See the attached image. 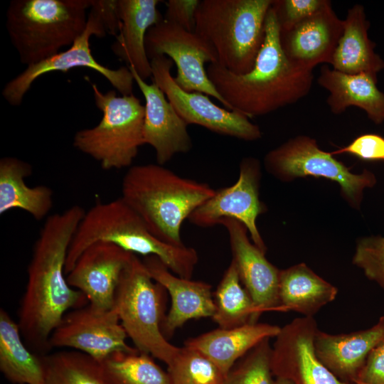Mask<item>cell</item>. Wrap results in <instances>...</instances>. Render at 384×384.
<instances>
[{
    "label": "cell",
    "mask_w": 384,
    "mask_h": 384,
    "mask_svg": "<svg viewBox=\"0 0 384 384\" xmlns=\"http://www.w3.org/2000/svg\"><path fill=\"white\" fill-rule=\"evenodd\" d=\"M85 213L74 205L49 215L34 244L18 324L26 346L36 353L50 350V335L68 311L89 303L65 277L68 248Z\"/></svg>",
    "instance_id": "obj_1"
},
{
    "label": "cell",
    "mask_w": 384,
    "mask_h": 384,
    "mask_svg": "<svg viewBox=\"0 0 384 384\" xmlns=\"http://www.w3.org/2000/svg\"><path fill=\"white\" fill-rule=\"evenodd\" d=\"M208 76L230 110L248 118L262 116L306 97L313 85V70L294 64L284 53L279 27L272 6L265 38L253 68L236 74L218 63L208 64Z\"/></svg>",
    "instance_id": "obj_2"
},
{
    "label": "cell",
    "mask_w": 384,
    "mask_h": 384,
    "mask_svg": "<svg viewBox=\"0 0 384 384\" xmlns=\"http://www.w3.org/2000/svg\"><path fill=\"white\" fill-rule=\"evenodd\" d=\"M215 190L209 184L182 177L163 165L131 166L121 185V198L159 240L183 246V221Z\"/></svg>",
    "instance_id": "obj_3"
},
{
    "label": "cell",
    "mask_w": 384,
    "mask_h": 384,
    "mask_svg": "<svg viewBox=\"0 0 384 384\" xmlns=\"http://www.w3.org/2000/svg\"><path fill=\"white\" fill-rule=\"evenodd\" d=\"M97 242L113 243L133 254L154 255L176 275L191 279L198 262L197 251L167 244L156 238L142 218L120 197L92 206L81 220L68 248V274L82 252Z\"/></svg>",
    "instance_id": "obj_4"
},
{
    "label": "cell",
    "mask_w": 384,
    "mask_h": 384,
    "mask_svg": "<svg viewBox=\"0 0 384 384\" xmlns=\"http://www.w3.org/2000/svg\"><path fill=\"white\" fill-rule=\"evenodd\" d=\"M90 0H13L6 28L20 61L28 66L71 46L83 33Z\"/></svg>",
    "instance_id": "obj_5"
},
{
    "label": "cell",
    "mask_w": 384,
    "mask_h": 384,
    "mask_svg": "<svg viewBox=\"0 0 384 384\" xmlns=\"http://www.w3.org/2000/svg\"><path fill=\"white\" fill-rule=\"evenodd\" d=\"M273 0H202L195 31L215 50L218 64L236 74L249 72L262 48Z\"/></svg>",
    "instance_id": "obj_6"
},
{
    "label": "cell",
    "mask_w": 384,
    "mask_h": 384,
    "mask_svg": "<svg viewBox=\"0 0 384 384\" xmlns=\"http://www.w3.org/2000/svg\"><path fill=\"white\" fill-rule=\"evenodd\" d=\"M90 82L102 117L96 126L78 131L73 146L105 170L129 167L144 144V105L133 94L117 96L114 90L102 92Z\"/></svg>",
    "instance_id": "obj_7"
},
{
    "label": "cell",
    "mask_w": 384,
    "mask_h": 384,
    "mask_svg": "<svg viewBox=\"0 0 384 384\" xmlns=\"http://www.w3.org/2000/svg\"><path fill=\"white\" fill-rule=\"evenodd\" d=\"M166 291L151 278L143 261L134 255L121 276L114 308L134 348L169 366L180 348L170 343L161 330L166 316Z\"/></svg>",
    "instance_id": "obj_8"
},
{
    "label": "cell",
    "mask_w": 384,
    "mask_h": 384,
    "mask_svg": "<svg viewBox=\"0 0 384 384\" xmlns=\"http://www.w3.org/2000/svg\"><path fill=\"white\" fill-rule=\"evenodd\" d=\"M264 166L269 174L282 181L309 176L336 181L342 196L354 208H359L363 190L376 183L373 172L364 169L359 174L351 173L330 152L321 150L314 139L305 135L289 139L270 151L265 156Z\"/></svg>",
    "instance_id": "obj_9"
},
{
    "label": "cell",
    "mask_w": 384,
    "mask_h": 384,
    "mask_svg": "<svg viewBox=\"0 0 384 384\" xmlns=\"http://www.w3.org/2000/svg\"><path fill=\"white\" fill-rule=\"evenodd\" d=\"M145 48L149 60L165 55L175 63L177 74L174 77V80L183 90L210 95L229 110L210 80L205 68L206 63H218L217 55L196 32L163 19L149 29Z\"/></svg>",
    "instance_id": "obj_10"
},
{
    "label": "cell",
    "mask_w": 384,
    "mask_h": 384,
    "mask_svg": "<svg viewBox=\"0 0 384 384\" xmlns=\"http://www.w3.org/2000/svg\"><path fill=\"white\" fill-rule=\"evenodd\" d=\"M106 35L99 18L90 11L85 29L73 45L65 50L27 66L23 72L4 85L1 92L3 97L11 106H19L31 85L41 76L51 72H67L78 67L95 70L122 95L133 94L135 82L127 66L117 69L110 68L98 63L92 54L90 45L91 37L95 36L97 38H103Z\"/></svg>",
    "instance_id": "obj_11"
},
{
    "label": "cell",
    "mask_w": 384,
    "mask_h": 384,
    "mask_svg": "<svg viewBox=\"0 0 384 384\" xmlns=\"http://www.w3.org/2000/svg\"><path fill=\"white\" fill-rule=\"evenodd\" d=\"M150 60L153 82L188 125H199L216 134L248 142L262 137L260 128L245 114L218 107L203 93L189 92L180 87L171 75V59L161 55Z\"/></svg>",
    "instance_id": "obj_12"
},
{
    "label": "cell",
    "mask_w": 384,
    "mask_h": 384,
    "mask_svg": "<svg viewBox=\"0 0 384 384\" xmlns=\"http://www.w3.org/2000/svg\"><path fill=\"white\" fill-rule=\"evenodd\" d=\"M239 169L237 181L215 190L188 220L196 226L210 228L219 225L223 219H235L245 225L252 242L266 253L267 247L256 224L257 217L266 211L265 205L259 198L261 164L257 159L247 156L241 160Z\"/></svg>",
    "instance_id": "obj_13"
},
{
    "label": "cell",
    "mask_w": 384,
    "mask_h": 384,
    "mask_svg": "<svg viewBox=\"0 0 384 384\" xmlns=\"http://www.w3.org/2000/svg\"><path fill=\"white\" fill-rule=\"evenodd\" d=\"M127 337L114 307L105 309L88 303L63 316L50 335L48 346L73 348L100 363L114 352L139 351L127 343Z\"/></svg>",
    "instance_id": "obj_14"
},
{
    "label": "cell",
    "mask_w": 384,
    "mask_h": 384,
    "mask_svg": "<svg viewBox=\"0 0 384 384\" xmlns=\"http://www.w3.org/2000/svg\"><path fill=\"white\" fill-rule=\"evenodd\" d=\"M318 330L311 316L297 318L281 328L271 353L276 378L294 384H349L336 378L319 359L314 346Z\"/></svg>",
    "instance_id": "obj_15"
},
{
    "label": "cell",
    "mask_w": 384,
    "mask_h": 384,
    "mask_svg": "<svg viewBox=\"0 0 384 384\" xmlns=\"http://www.w3.org/2000/svg\"><path fill=\"white\" fill-rule=\"evenodd\" d=\"M134 255L110 242H97L86 248L67 274L68 284L97 307H114L121 276Z\"/></svg>",
    "instance_id": "obj_16"
},
{
    "label": "cell",
    "mask_w": 384,
    "mask_h": 384,
    "mask_svg": "<svg viewBox=\"0 0 384 384\" xmlns=\"http://www.w3.org/2000/svg\"><path fill=\"white\" fill-rule=\"evenodd\" d=\"M228 234L232 260L237 267L240 279L250 295L257 315L267 311H280L279 277L280 270L268 261L265 253L250 242L247 228L232 218L220 220Z\"/></svg>",
    "instance_id": "obj_17"
},
{
    "label": "cell",
    "mask_w": 384,
    "mask_h": 384,
    "mask_svg": "<svg viewBox=\"0 0 384 384\" xmlns=\"http://www.w3.org/2000/svg\"><path fill=\"white\" fill-rule=\"evenodd\" d=\"M343 31L330 1L324 7L291 28L280 31L281 48L289 60L306 70L331 63Z\"/></svg>",
    "instance_id": "obj_18"
},
{
    "label": "cell",
    "mask_w": 384,
    "mask_h": 384,
    "mask_svg": "<svg viewBox=\"0 0 384 384\" xmlns=\"http://www.w3.org/2000/svg\"><path fill=\"white\" fill-rule=\"evenodd\" d=\"M128 68L145 100L144 142L154 149L157 164L164 165L175 155L190 151L193 143L188 124L154 82L148 84L134 69Z\"/></svg>",
    "instance_id": "obj_19"
},
{
    "label": "cell",
    "mask_w": 384,
    "mask_h": 384,
    "mask_svg": "<svg viewBox=\"0 0 384 384\" xmlns=\"http://www.w3.org/2000/svg\"><path fill=\"white\" fill-rule=\"evenodd\" d=\"M142 261L151 278L171 297V307L161 326L167 339L188 320L213 317L215 304L209 284L176 275L156 256H146Z\"/></svg>",
    "instance_id": "obj_20"
},
{
    "label": "cell",
    "mask_w": 384,
    "mask_h": 384,
    "mask_svg": "<svg viewBox=\"0 0 384 384\" xmlns=\"http://www.w3.org/2000/svg\"><path fill=\"white\" fill-rule=\"evenodd\" d=\"M384 339V316L372 327L349 334L318 330L314 346L321 363L340 380L353 384L371 350Z\"/></svg>",
    "instance_id": "obj_21"
},
{
    "label": "cell",
    "mask_w": 384,
    "mask_h": 384,
    "mask_svg": "<svg viewBox=\"0 0 384 384\" xmlns=\"http://www.w3.org/2000/svg\"><path fill=\"white\" fill-rule=\"evenodd\" d=\"M159 0H119L121 27L111 46L114 54L132 68L143 80L151 77V60L145 48L150 28L164 19Z\"/></svg>",
    "instance_id": "obj_22"
},
{
    "label": "cell",
    "mask_w": 384,
    "mask_h": 384,
    "mask_svg": "<svg viewBox=\"0 0 384 384\" xmlns=\"http://www.w3.org/2000/svg\"><path fill=\"white\" fill-rule=\"evenodd\" d=\"M377 75L370 73L348 74L324 65L317 83L328 91L326 103L334 114L350 107L363 110L376 124L384 122V92L377 87Z\"/></svg>",
    "instance_id": "obj_23"
},
{
    "label": "cell",
    "mask_w": 384,
    "mask_h": 384,
    "mask_svg": "<svg viewBox=\"0 0 384 384\" xmlns=\"http://www.w3.org/2000/svg\"><path fill=\"white\" fill-rule=\"evenodd\" d=\"M281 328L266 323H248L239 326L218 328L185 342L214 362L225 377L236 361L262 341L276 337Z\"/></svg>",
    "instance_id": "obj_24"
},
{
    "label": "cell",
    "mask_w": 384,
    "mask_h": 384,
    "mask_svg": "<svg viewBox=\"0 0 384 384\" xmlns=\"http://www.w3.org/2000/svg\"><path fill=\"white\" fill-rule=\"evenodd\" d=\"M370 26L363 5L357 4L348 9L331 63L332 68L348 74L375 75L384 69L383 59L375 51L376 43L368 36Z\"/></svg>",
    "instance_id": "obj_25"
},
{
    "label": "cell",
    "mask_w": 384,
    "mask_h": 384,
    "mask_svg": "<svg viewBox=\"0 0 384 384\" xmlns=\"http://www.w3.org/2000/svg\"><path fill=\"white\" fill-rule=\"evenodd\" d=\"M28 162L13 156L0 159V214L23 210L37 220L45 218L53 206V190L45 185L28 186L25 178L32 174Z\"/></svg>",
    "instance_id": "obj_26"
},
{
    "label": "cell",
    "mask_w": 384,
    "mask_h": 384,
    "mask_svg": "<svg viewBox=\"0 0 384 384\" xmlns=\"http://www.w3.org/2000/svg\"><path fill=\"white\" fill-rule=\"evenodd\" d=\"M338 289L306 264L299 263L280 270L279 301L280 311H294L311 316L335 299Z\"/></svg>",
    "instance_id": "obj_27"
},
{
    "label": "cell",
    "mask_w": 384,
    "mask_h": 384,
    "mask_svg": "<svg viewBox=\"0 0 384 384\" xmlns=\"http://www.w3.org/2000/svg\"><path fill=\"white\" fill-rule=\"evenodd\" d=\"M18 323L0 310V370L14 384H45L42 355L24 343Z\"/></svg>",
    "instance_id": "obj_28"
},
{
    "label": "cell",
    "mask_w": 384,
    "mask_h": 384,
    "mask_svg": "<svg viewBox=\"0 0 384 384\" xmlns=\"http://www.w3.org/2000/svg\"><path fill=\"white\" fill-rule=\"evenodd\" d=\"M215 312L212 317L220 328L229 329L257 322L255 305L243 287L235 262L231 260L213 297Z\"/></svg>",
    "instance_id": "obj_29"
},
{
    "label": "cell",
    "mask_w": 384,
    "mask_h": 384,
    "mask_svg": "<svg viewBox=\"0 0 384 384\" xmlns=\"http://www.w3.org/2000/svg\"><path fill=\"white\" fill-rule=\"evenodd\" d=\"M100 364L107 384H171L168 372L147 353L117 351Z\"/></svg>",
    "instance_id": "obj_30"
},
{
    "label": "cell",
    "mask_w": 384,
    "mask_h": 384,
    "mask_svg": "<svg viewBox=\"0 0 384 384\" xmlns=\"http://www.w3.org/2000/svg\"><path fill=\"white\" fill-rule=\"evenodd\" d=\"M45 384H107L99 362L78 351L42 355Z\"/></svg>",
    "instance_id": "obj_31"
},
{
    "label": "cell",
    "mask_w": 384,
    "mask_h": 384,
    "mask_svg": "<svg viewBox=\"0 0 384 384\" xmlns=\"http://www.w3.org/2000/svg\"><path fill=\"white\" fill-rule=\"evenodd\" d=\"M171 384H223L225 375L203 353L185 346L168 366Z\"/></svg>",
    "instance_id": "obj_32"
},
{
    "label": "cell",
    "mask_w": 384,
    "mask_h": 384,
    "mask_svg": "<svg viewBox=\"0 0 384 384\" xmlns=\"http://www.w3.org/2000/svg\"><path fill=\"white\" fill-rule=\"evenodd\" d=\"M269 340L262 341L245 355L229 371L223 384H274Z\"/></svg>",
    "instance_id": "obj_33"
},
{
    "label": "cell",
    "mask_w": 384,
    "mask_h": 384,
    "mask_svg": "<svg viewBox=\"0 0 384 384\" xmlns=\"http://www.w3.org/2000/svg\"><path fill=\"white\" fill-rule=\"evenodd\" d=\"M353 264L384 290V237L370 236L360 239Z\"/></svg>",
    "instance_id": "obj_34"
},
{
    "label": "cell",
    "mask_w": 384,
    "mask_h": 384,
    "mask_svg": "<svg viewBox=\"0 0 384 384\" xmlns=\"http://www.w3.org/2000/svg\"><path fill=\"white\" fill-rule=\"evenodd\" d=\"M331 1L329 0H273L274 11L279 30L288 29L311 16Z\"/></svg>",
    "instance_id": "obj_35"
},
{
    "label": "cell",
    "mask_w": 384,
    "mask_h": 384,
    "mask_svg": "<svg viewBox=\"0 0 384 384\" xmlns=\"http://www.w3.org/2000/svg\"><path fill=\"white\" fill-rule=\"evenodd\" d=\"M330 153L333 156L348 154L362 160L384 161V137L377 134H364Z\"/></svg>",
    "instance_id": "obj_36"
},
{
    "label": "cell",
    "mask_w": 384,
    "mask_h": 384,
    "mask_svg": "<svg viewBox=\"0 0 384 384\" xmlns=\"http://www.w3.org/2000/svg\"><path fill=\"white\" fill-rule=\"evenodd\" d=\"M199 0H169L164 19L183 28L194 31Z\"/></svg>",
    "instance_id": "obj_37"
},
{
    "label": "cell",
    "mask_w": 384,
    "mask_h": 384,
    "mask_svg": "<svg viewBox=\"0 0 384 384\" xmlns=\"http://www.w3.org/2000/svg\"><path fill=\"white\" fill-rule=\"evenodd\" d=\"M90 11L100 19L107 34L117 36L121 27L119 0H90Z\"/></svg>",
    "instance_id": "obj_38"
},
{
    "label": "cell",
    "mask_w": 384,
    "mask_h": 384,
    "mask_svg": "<svg viewBox=\"0 0 384 384\" xmlns=\"http://www.w3.org/2000/svg\"><path fill=\"white\" fill-rule=\"evenodd\" d=\"M356 382L384 384V339L371 350Z\"/></svg>",
    "instance_id": "obj_39"
},
{
    "label": "cell",
    "mask_w": 384,
    "mask_h": 384,
    "mask_svg": "<svg viewBox=\"0 0 384 384\" xmlns=\"http://www.w3.org/2000/svg\"><path fill=\"white\" fill-rule=\"evenodd\" d=\"M274 384H294V383L289 380L277 378L275 380Z\"/></svg>",
    "instance_id": "obj_40"
},
{
    "label": "cell",
    "mask_w": 384,
    "mask_h": 384,
    "mask_svg": "<svg viewBox=\"0 0 384 384\" xmlns=\"http://www.w3.org/2000/svg\"><path fill=\"white\" fill-rule=\"evenodd\" d=\"M354 384H364V383H360V382H355Z\"/></svg>",
    "instance_id": "obj_41"
}]
</instances>
